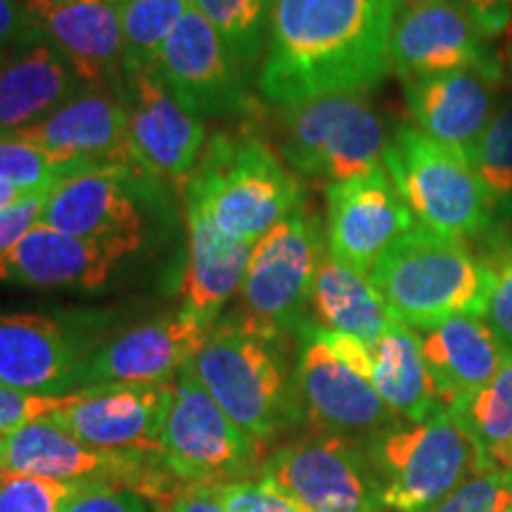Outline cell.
Instances as JSON below:
<instances>
[{
  "mask_svg": "<svg viewBox=\"0 0 512 512\" xmlns=\"http://www.w3.org/2000/svg\"><path fill=\"white\" fill-rule=\"evenodd\" d=\"M396 0H275L256 83L290 107L335 93H368L392 69Z\"/></svg>",
  "mask_w": 512,
  "mask_h": 512,
  "instance_id": "obj_1",
  "label": "cell"
},
{
  "mask_svg": "<svg viewBox=\"0 0 512 512\" xmlns=\"http://www.w3.org/2000/svg\"><path fill=\"white\" fill-rule=\"evenodd\" d=\"M192 368L214 401L261 446L304 420L287 332L245 311L209 330Z\"/></svg>",
  "mask_w": 512,
  "mask_h": 512,
  "instance_id": "obj_2",
  "label": "cell"
},
{
  "mask_svg": "<svg viewBox=\"0 0 512 512\" xmlns=\"http://www.w3.org/2000/svg\"><path fill=\"white\" fill-rule=\"evenodd\" d=\"M498 268L467 240L415 226L370 271L389 316L413 330H430L453 316L482 318Z\"/></svg>",
  "mask_w": 512,
  "mask_h": 512,
  "instance_id": "obj_3",
  "label": "cell"
},
{
  "mask_svg": "<svg viewBox=\"0 0 512 512\" xmlns=\"http://www.w3.org/2000/svg\"><path fill=\"white\" fill-rule=\"evenodd\" d=\"M228 238L254 245L304 200L302 183L278 152L254 133H216L185 183Z\"/></svg>",
  "mask_w": 512,
  "mask_h": 512,
  "instance_id": "obj_4",
  "label": "cell"
},
{
  "mask_svg": "<svg viewBox=\"0 0 512 512\" xmlns=\"http://www.w3.org/2000/svg\"><path fill=\"white\" fill-rule=\"evenodd\" d=\"M382 510L430 512L467 477L489 467L463 422L439 406L420 422H394L366 439Z\"/></svg>",
  "mask_w": 512,
  "mask_h": 512,
  "instance_id": "obj_5",
  "label": "cell"
},
{
  "mask_svg": "<svg viewBox=\"0 0 512 512\" xmlns=\"http://www.w3.org/2000/svg\"><path fill=\"white\" fill-rule=\"evenodd\" d=\"M382 166L418 226L467 242L494 226V204L467 157L415 126L396 128Z\"/></svg>",
  "mask_w": 512,
  "mask_h": 512,
  "instance_id": "obj_6",
  "label": "cell"
},
{
  "mask_svg": "<svg viewBox=\"0 0 512 512\" xmlns=\"http://www.w3.org/2000/svg\"><path fill=\"white\" fill-rule=\"evenodd\" d=\"M382 119L366 93H335L283 107L280 155L294 174L328 183L382 166L387 147Z\"/></svg>",
  "mask_w": 512,
  "mask_h": 512,
  "instance_id": "obj_7",
  "label": "cell"
},
{
  "mask_svg": "<svg viewBox=\"0 0 512 512\" xmlns=\"http://www.w3.org/2000/svg\"><path fill=\"white\" fill-rule=\"evenodd\" d=\"M162 463L181 484H228L261 470V446L214 401L192 361L174 380V399L166 413Z\"/></svg>",
  "mask_w": 512,
  "mask_h": 512,
  "instance_id": "obj_8",
  "label": "cell"
},
{
  "mask_svg": "<svg viewBox=\"0 0 512 512\" xmlns=\"http://www.w3.org/2000/svg\"><path fill=\"white\" fill-rule=\"evenodd\" d=\"M0 470L57 482L117 484L164 501L176 479L162 458L150 453H117L83 444L53 418L34 420L0 437Z\"/></svg>",
  "mask_w": 512,
  "mask_h": 512,
  "instance_id": "obj_9",
  "label": "cell"
},
{
  "mask_svg": "<svg viewBox=\"0 0 512 512\" xmlns=\"http://www.w3.org/2000/svg\"><path fill=\"white\" fill-rule=\"evenodd\" d=\"M259 479L302 512H380L366 439L311 434L261 463Z\"/></svg>",
  "mask_w": 512,
  "mask_h": 512,
  "instance_id": "obj_10",
  "label": "cell"
},
{
  "mask_svg": "<svg viewBox=\"0 0 512 512\" xmlns=\"http://www.w3.org/2000/svg\"><path fill=\"white\" fill-rule=\"evenodd\" d=\"M323 254L318 216L302 200L252 245L240 290L247 316L297 335L309 323L311 287Z\"/></svg>",
  "mask_w": 512,
  "mask_h": 512,
  "instance_id": "obj_11",
  "label": "cell"
},
{
  "mask_svg": "<svg viewBox=\"0 0 512 512\" xmlns=\"http://www.w3.org/2000/svg\"><path fill=\"white\" fill-rule=\"evenodd\" d=\"M299 349L294 356V387H297L302 418L318 434L368 439L399 418L384 406L368 377L339 358L323 330L313 320L297 332Z\"/></svg>",
  "mask_w": 512,
  "mask_h": 512,
  "instance_id": "obj_12",
  "label": "cell"
},
{
  "mask_svg": "<svg viewBox=\"0 0 512 512\" xmlns=\"http://www.w3.org/2000/svg\"><path fill=\"white\" fill-rule=\"evenodd\" d=\"M157 72L171 95L197 119L235 117L252 110L245 69L192 5L166 38Z\"/></svg>",
  "mask_w": 512,
  "mask_h": 512,
  "instance_id": "obj_13",
  "label": "cell"
},
{
  "mask_svg": "<svg viewBox=\"0 0 512 512\" xmlns=\"http://www.w3.org/2000/svg\"><path fill=\"white\" fill-rule=\"evenodd\" d=\"M131 162L152 183H188L204 152L207 128L171 95L157 67L126 79Z\"/></svg>",
  "mask_w": 512,
  "mask_h": 512,
  "instance_id": "obj_14",
  "label": "cell"
},
{
  "mask_svg": "<svg viewBox=\"0 0 512 512\" xmlns=\"http://www.w3.org/2000/svg\"><path fill=\"white\" fill-rule=\"evenodd\" d=\"M486 38L458 0H399L389 62L403 83L456 69L501 67Z\"/></svg>",
  "mask_w": 512,
  "mask_h": 512,
  "instance_id": "obj_15",
  "label": "cell"
},
{
  "mask_svg": "<svg viewBox=\"0 0 512 512\" xmlns=\"http://www.w3.org/2000/svg\"><path fill=\"white\" fill-rule=\"evenodd\" d=\"M171 399L174 382L95 384L74 389L50 418L88 446L162 458L159 439Z\"/></svg>",
  "mask_w": 512,
  "mask_h": 512,
  "instance_id": "obj_16",
  "label": "cell"
},
{
  "mask_svg": "<svg viewBox=\"0 0 512 512\" xmlns=\"http://www.w3.org/2000/svg\"><path fill=\"white\" fill-rule=\"evenodd\" d=\"M325 209V247L330 256L363 275H370L377 259L418 226L384 166L328 183Z\"/></svg>",
  "mask_w": 512,
  "mask_h": 512,
  "instance_id": "obj_17",
  "label": "cell"
},
{
  "mask_svg": "<svg viewBox=\"0 0 512 512\" xmlns=\"http://www.w3.org/2000/svg\"><path fill=\"white\" fill-rule=\"evenodd\" d=\"M145 181L131 166H88L48 192L41 223L76 238L140 249L145 240L140 188Z\"/></svg>",
  "mask_w": 512,
  "mask_h": 512,
  "instance_id": "obj_18",
  "label": "cell"
},
{
  "mask_svg": "<svg viewBox=\"0 0 512 512\" xmlns=\"http://www.w3.org/2000/svg\"><path fill=\"white\" fill-rule=\"evenodd\" d=\"M36 34L67 60L83 86L126 95L117 0H24Z\"/></svg>",
  "mask_w": 512,
  "mask_h": 512,
  "instance_id": "obj_19",
  "label": "cell"
},
{
  "mask_svg": "<svg viewBox=\"0 0 512 512\" xmlns=\"http://www.w3.org/2000/svg\"><path fill=\"white\" fill-rule=\"evenodd\" d=\"M209 330L183 309L140 323L88 351L81 366L79 389L119 382H174L202 349Z\"/></svg>",
  "mask_w": 512,
  "mask_h": 512,
  "instance_id": "obj_20",
  "label": "cell"
},
{
  "mask_svg": "<svg viewBox=\"0 0 512 512\" xmlns=\"http://www.w3.org/2000/svg\"><path fill=\"white\" fill-rule=\"evenodd\" d=\"M12 136L83 166H131L126 95L83 86L74 98ZM138 171V169H136Z\"/></svg>",
  "mask_w": 512,
  "mask_h": 512,
  "instance_id": "obj_21",
  "label": "cell"
},
{
  "mask_svg": "<svg viewBox=\"0 0 512 512\" xmlns=\"http://www.w3.org/2000/svg\"><path fill=\"white\" fill-rule=\"evenodd\" d=\"M136 252L131 245L76 238L38 221L17 245L0 254V283L98 290Z\"/></svg>",
  "mask_w": 512,
  "mask_h": 512,
  "instance_id": "obj_22",
  "label": "cell"
},
{
  "mask_svg": "<svg viewBox=\"0 0 512 512\" xmlns=\"http://www.w3.org/2000/svg\"><path fill=\"white\" fill-rule=\"evenodd\" d=\"M501 79L503 67H470L403 83L415 128L467 157L498 110Z\"/></svg>",
  "mask_w": 512,
  "mask_h": 512,
  "instance_id": "obj_23",
  "label": "cell"
},
{
  "mask_svg": "<svg viewBox=\"0 0 512 512\" xmlns=\"http://www.w3.org/2000/svg\"><path fill=\"white\" fill-rule=\"evenodd\" d=\"M86 354L60 320L43 313L0 311V384L31 394L79 389Z\"/></svg>",
  "mask_w": 512,
  "mask_h": 512,
  "instance_id": "obj_24",
  "label": "cell"
},
{
  "mask_svg": "<svg viewBox=\"0 0 512 512\" xmlns=\"http://www.w3.org/2000/svg\"><path fill=\"white\" fill-rule=\"evenodd\" d=\"M188 252L181 275V309L214 328L230 299L242 290L252 245L223 235L202 204L185 197Z\"/></svg>",
  "mask_w": 512,
  "mask_h": 512,
  "instance_id": "obj_25",
  "label": "cell"
},
{
  "mask_svg": "<svg viewBox=\"0 0 512 512\" xmlns=\"http://www.w3.org/2000/svg\"><path fill=\"white\" fill-rule=\"evenodd\" d=\"M420 344L441 406L446 408L475 396L510 356V349L479 316L448 318L422 332Z\"/></svg>",
  "mask_w": 512,
  "mask_h": 512,
  "instance_id": "obj_26",
  "label": "cell"
},
{
  "mask_svg": "<svg viewBox=\"0 0 512 512\" xmlns=\"http://www.w3.org/2000/svg\"><path fill=\"white\" fill-rule=\"evenodd\" d=\"M81 88L67 60L34 29V36L0 60V136L48 117Z\"/></svg>",
  "mask_w": 512,
  "mask_h": 512,
  "instance_id": "obj_27",
  "label": "cell"
},
{
  "mask_svg": "<svg viewBox=\"0 0 512 512\" xmlns=\"http://www.w3.org/2000/svg\"><path fill=\"white\" fill-rule=\"evenodd\" d=\"M309 311L318 328L351 335L368 347L394 323L370 275L339 264L328 247L313 278Z\"/></svg>",
  "mask_w": 512,
  "mask_h": 512,
  "instance_id": "obj_28",
  "label": "cell"
},
{
  "mask_svg": "<svg viewBox=\"0 0 512 512\" xmlns=\"http://www.w3.org/2000/svg\"><path fill=\"white\" fill-rule=\"evenodd\" d=\"M373 382L384 406L403 422H420L441 406L437 387L422 356L420 335L394 320L370 347Z\"/></svg>",
  "mask_w": 512,
  "mask_h": 512,
  "instance_id": "obj_29",
  "label": "cell"
},
{
  "mask_svg": "<svg viewBox=\"0 0 512 512\" xmlns=\"http://www.w3.org/2000/svg\"><path fill=\"white\" fill-rule=\"evenodd\" d=\"M216 29L247 76L264 62L275 0H190Z\"/></svg>",
  "mask_w": 512,
  "mask_h": 512,
  "instance_id": "obj_30",
  "label": "cell"
},
{
  "mask_svg": "<svg viewBox=\"0 0 512 512\" xmlns=\"http://www.w3.org/2000/svg\"><path fill=\"white\" fill-rule=\"evenodd\" d=\"M124 31V79L138 69L157 67L166 38L181 22L190 0H117Z\"/></svg>",
  "mask_w": 512,
  "mask_h": 512,
  "instance_id": "obj_31",
  "label": "cell"
},
{
  "mask_svg": "<svg viewBox=\"0 0 512 512\" xmlns=\"http://www.w3.org/2000/svg\"><path fill=\"white\" fill-rule=\"evenodd\" d=\"M475 174L494 204V226L512 223V95L498 105L484 133L467 150Z\"/></svg>",
  "mask_w": 512,
  "mask_h": 512,
  "instance_id": "obj_32",
  "label": "cell"
},
{
  "mask_svg": "<svg viewBox=\"0 0 512 512\" xmlns=\"http://www.w3.org/2000/svg\"><path fill=\"white\" fill-rule=\"evenodd\" d=\"M448 411L475 437L486 460L491 458V453L512 444V351L494 380Z\"/></svg>",
  "mask_w": 512,
  "mask_h": 512,
  "instance_id": "obj_33",
  "label": "cell"
},
{
  "mask_svg": "<svg viewBox=\"0 0 512 512\" xmlns=\"http://www.w3.org/2000/svg\"><path fill=\"white\" fill-rule=\"evenodd\" d=\"M81 169H88V166L64 162L29 140L0 136V181L17 185V188L50 192L57 183Z\"/></svg>",
  "mask_w": 512,
  "mask_h": 512,
  "instance_id": "obj_34",
  "label": "cell"
},
{
  "mask_svg": "<svg viewBox=\"0 0 512 512\" xmlns=\"http://www.w3.org/2000/svg\"><path fill=\"white\" fill-rule=\"evenodd\" d=\"M86 484L0 470V512H62Z\"/></svg>",
  "mask_w": 512,
  "mask_h": 512,
  "instance_id": "obj_35",
  "label": "cell"
},
{
  "mask_svg": "<svg viewBox=\"0 0 512 512\" xmlns=\"http://www.w3.org/2000/svg\"><path fill=\"white\" fill-rule=\"evenodd\" d=\"M512 510V472L489 465L467 477L430 512H508Z\"/></svg>",
  "mask_w": 512,
  "mask_h": 512,
  "instance_id": "obj_36",
  "label": "cell"
},
{
  "mask_svg": "<svg viewBox=\"0 0 512 512\" xmlns=\"http://www.w3.org/2000/svg\"><path fill=\"white\" fill-rule=\"evenodd\" d=\"M69 394H31L0 384V437L8 432H15L19 427L29 425V422L34 420H43L55 415L60 408L67 406Z\"/></svg>",
  "mask_w": 512,
  "mask_h": 512,
  "instance_id": "obj_37",
  "label": "cell"
},
{
  "mask_svg": "<svg viewBox=\"0 0 512 512\" xmlns=\"http://www.w3.org/2000/svg\"><path fill=\"white\" fill-rule=\"evenodd\" d=\"M216 496L228 512H302L292 501L261 479L216 484Z\"/></svg>",
  "mask_w": 512,
  "mask_h": 512,
  "instance_id": "obj_38",
  "label": "cell"
},
{
  "mask_svg": "<svg viewBox=\"0 0 512 512\" xmlns=\"http://www.w3.org/2000/svg\"><path fill=\"white\" fill-rule=\"evenodd\" d=\"M62 512H157L145 496L117 484H86Z\"/></svg>",
  "mask_w": 512,
  "mask_h": 512,
  "instance_id": "obj_39",
  "label": "cell"
},
{
  "mask_svg": "<svg viewBox=\"0 0 512 512\" xmlns=\"http://www.w3.org/2000/svg\"><path fill=\"white\" fill-rule=\"evenodd\" d=\"M484 316L498 339L512 351V256H505L498 264V278Z\"/></svg>",
  "mask_w": 512,
  "mask_h": 512,
  "instance_id": "obj_40",
  "label": "cell"
},
{
  "mask_svg": "<svg viewBox=\"0 0 512 512\" xmlns=\"http://www.w3.org/2000/svg\"><path fill=\"white\" fill-rule=\"evenodd\" d=\"M46 197L48 195H38L34 200H27L17 204V207L0 211V254L8 252L12 245H17L41 221Z\"/></svg>",
  "mask_w": 512,
  "mask_h": 512,
  "instance_id": "obj_41",
  "label": "cell"
},
{
  "mask_svg": "<svg viewBox=\"0 0 512 512\" xmlns=\"http://www.w3.org/2000/svg\"><path fill=\"white\" fill-rule=\"evenodd\" d=\"M34 36L24 0H0V60Z\"/></svg>",
  "mask_w": 512,
  "mask_h": 512,
  "instance_id": "obj_42",
  "label": "cell"
},
{
  "mask_svg": "<svg viewBox=\"0 0 512 512\" xmlns=\"http://www.w3.org/2000/svg\"><path fill=\"white\" fill-rule=\"evenodd\" d=\"M166 512H228L216 496L214 486L183 484L166 501Z\"/></svg>",
  "mask_w": 512,
  "mask_h": 512,
  "instance_id": "obj_43",
  "label": "cell"
},
{
  "mask_svg": "<svg viewBox=\"0 0 512 512\" xmlns=\"http://www.w3.org/2000/svg\"><path fill=\"white\" fill-rule=\"evenodd\" d=\"M486 36L503 34L510 22L512 0H458Z\"/></svg>",
  "mask_w": 512,
  "mask_h": 512,
  "instance_id": "obj_44",
  "label": "cell"
},
{
  "mask_svg": "<svg viewBox=\"0 0 512 512\" xmlns=\"http://www.w3.org/2000/svg\"><path fill=\"white\" fill-rule=\"evenodd\" d=\"M484 242L489 245V252L482 256L498 268L505 256H512V223H508V226H491L489 233L484 235Z\"/></svg>",
  "mask_w": 512,
  "mask_h": 512,
  "instance_id": "obj_45",
  "label": "cell"
},
{
  "mask_svg": "<svg viewBox=\"0 0 512 512\" xmlns=\"http://www.w3.org/2000/svg\"><path fill=\"white\" fill-rule=\"evenodd\" d=\"M38 195H48V192H36V190H24V188H17V185H10L5 181H0V211L3 209H10V207H17V204L27 202V200H34Z\"/></svg>",
  "mask_w": 512,
  "mask_h": 512,
  "instance_id": "obj_46",
  "label": "cell"
},
{
  "mask_svg": "<svg viewBox=\"0 0 512 512\" xmlns=\"http://www.w3.org/2000/svg\"><path fill=\"white\" fill-rule=\"evenodd\" d=\"M489 463L496 465V467H503V470H508V472H512V444L503 446L501 451L491 453Z\"/></svg>",
  "mask_w": 512,
  "mask_h": 512,
  "instance_id": "obj_47",
  "label": "cell"
},
{
  "mask_svg": "<svg viewBox=\"0 0 512 512\" xmlns=\"http://www.w3.org/2000/svg\"><path fill=\"white\" fill-rule=\"evenodd\" d=\"M396 3H399V0H396Z\"/></svg>",
  "mask_w": 512,
  "mask_h": 512,
  "instance_id": "obj_48",
  "label": "cell"
},
{
  "mask_svg": "<svg viewBox=\"0 0 512 512\" xmlns=\"http://www.w3.org/2000/svg\"><path fill=\"white\" fill-rule=\"evenodd\" d=\"M508 512H512V510H508Z\"/></svg>",
  "mask_w": 512,
  "mask_h": 512,
  "instance_id": "obj_49",
  "label": "cell"
}]
</instances>
